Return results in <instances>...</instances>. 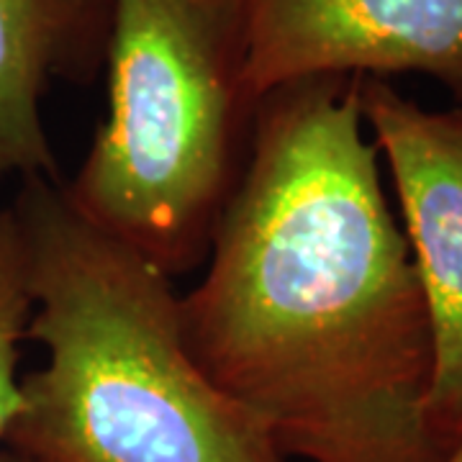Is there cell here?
<instances>
[{"mask_svg": "<svg viewBox=\"0 0 462 462\" xmlns=\"http://www.w3.org/2000/svg\"><path fill=\"white\" fill-rule=\"evenodd\" d=\"M442 462H462V437L457 439V445L452 447L449 452H447V457Z\"/></svg>", "mask_w": 462, "mask_h": 462, "instance_id": "obj_9", "label": "cell"}, {"mask_svg": "<svg viewBox=\"0 0 462 462\" xmlns=\"http://www.w3.org/2000/svg\"><path fill=\"white\" fill-rule=\"evenodd\" d=\"M360 80L319 75L260 98L206 275L180 298L182 337L288 460L442 462L430 311Z\"/></svg>", "mask_w": 462, "mask_h": 462, "instance_id": "obj_1", "label": "cell"}, {"mask_svg": "<svg viewBox=\"0 0 462 462\" xmlns=\"http://www.w3.org/2000/svg\"><path fill=\"white\" fill-rule=\"evenodd\" d=\"M247 0H111L108 116L62 188L170 278L206 263L247 165Z\"/></svg>", "mask_w": 462, "mask_h": 462, "instance_id": "obj_3", "label": "cell"}, {"mask_svg": "<svg viewBox=\"0 0 462 462\" xmlns=\"http://www.w3.org/2000/svg\"><path fill=\"white\" fill-rule=\"evenodd\" d=\"M108 39L111 0H0V185L60 180L42 100L54 83H93Z\"/></svg>", "mask_w": 462, "mask_h": 462, "instance_id": "obj_6", "label": "cell"}, {"mask_svg": "<svg viewBox=\"0 0 462 462\" xmlns=\"http://www.w3.org/2000/svg\"><path fill=\"white\" fill-rule=\"evenodd\" d=\"M365 129L391 170L434 345L427 419L447 447L462 437V103L430 111L380 78L360 80Z\"/></svg>", "mask_w": 462, "mask_h": 462, "instance_id": "obj_4", "label": "cell"}, {"mask_svg": "<svg viewBox=\"0 0 462 462\" xmlns=\"http://www.w3.org/2000/svg\"><path fill=\"white\" fill-rule=\"evenodd\" d=\"M16 216L47 363L18 378L0 445L33 462H288L190 357L172 278L100 229L62 180L23 178Z\"/></svg>", "mask_w": 462, "mask_h": 462, "instance_id": "obj_2", "label": "cell"}, {"mask_svg": "<svg viewBox=\"0 0 462 462\" xmlns=\"http://www.w3.org/2000/svg\"><path fill=\"white\" fill-rule=\"evenodd\" d=\"M257 98L319 75L416 72L462 103V0H247Z\"/></svg>", "mask_w": 462, "mask_h": 462, "instance_id": "obj_5", "label": "cell"}, {"mask_svg": "<svg viewBox=\"0 0 462 462\" xmlns=\"http://www.w3.org/2000/svg\"><path fill=\"white\" fill-rule=\"evenodd\" d=\"M0 462H33L29 457H23V455H18L14 449H8V447H0Z\"/></svg>", "mask_w": 462, "mask_h": 462, "instance_id": "obj_8", "label": "cell"}, {"mask_svg": "<svg viewBox=\"0 0 462 462\" xmlns=\"http://www.w3.org/2000/svg\"><path fill=\"white\" fill-rule=\"evenodd\" d=\"M33 300L16 216L0 208V442L18 409V345L26 339Z\"/></svg>", "mask_w": 462, "mask_h": 462, "instance_id": "obj_7", "label": "cell"}]
</instances>
